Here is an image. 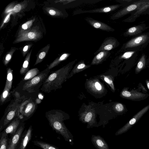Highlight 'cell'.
Here are the masks:
<instances>
[{"instance_id":"obj_1","label":"cell","mask_w":149,"mask_h":149,"mask_svg":"<svg viewBox=\"0 0 149 149\" xmlns=\"http://www.w3.org/2000/svg\"><path fill=\"white\" fill-rule=\"evenodd\" d=\"M45 116L53 130L73 146V136L63 122L65 118L63 113L59 110L52 109L46 112Z\"/></svg>"},{"instance_id":"obj_2","label":"cell","mask_w":149,"mask_h":149,"mask_svg":"<svg viewBox=\"0 0 149 149\" xmlns=\"http://www.w3.org/2000/svg\"><path fill=\"white\" fill-rule=\"evenodd\" d=\"M68 67L63 68L49 74L40 88L41 91L49 93L61 88L65 80Z\"/></svg>"},{"instance_id":"obj_3","label":"cell","mask_w":149,"mask_h":149,"mask_svg":"<svg viewBox=\"0 0 149 149\" xmlns=\"http://www.w3.org/2000/svg\"><path fill=\"white\" fill-rule=\"evenodd\" d=\"M15 98L6 109L0 121V131L9 123L19 116V109L22 102L26 99L21 97L17 93L14 94Z\"/></svg>"},{"instance_id":"obj_4","label":"cell","mask_w":149,"mask_h":149,"mask_svg":"<svg viewBox=\"0 0 149 149\" xmlns=\"http://www.w3.org/2000/svg\"><path fill=\"white\" fill-rule=\"evenodd\" d=\"M50 71V70L47 68L32 79L25 82L22 86V90L29 93L37 91L42 85Z\"/></svg>"},{"instance_id":"obj_5","label":"cell","mask_w":149,"mask_h":149,"mask_svg":"<svg viewBox=\"0 0 149 149\" xmlns=\"http://www.w3.org/2000/svg\"><path fill=\"white\" fill-rule=\"evenodd\" d=\"M37 104L31 98L25 99L22 102L19 109V116L21 122L30 118L35 112Z\"/></svg>"},{"instance_id":"obj_6","label":"cell","mask_w":149,"mask_h":149,"mask_svg":"<svg viewBox=\"0 0 149 149\" xmlns=\"http://www.w3.org/2000/svg\"><path fill=\"white\" fill-rule=\"evenodd\" d=\"M149 0L137 1L130 5L123 8L113 14L110 18L115 20L121 18L129 13L134 10L136 11L143 6L146 4Z\"/></svg>"},{"instance_id":"obj_7","label":"cell","mask_w":149,"mask_h":149,"mask_svg":"<svg viewBox=\"0 0 149 149\" xmlns=\"http://www.w3.org/2000/svg\"><path fill=\"white\" fill-rule=\"evenodd\" d=\"M149 109V104L144 107L135 114L124 125L115 133V135L126 133L133 126Z\"/></svg>"},{"instance_id":"obj_8","label":"cell","mask_w":149,"mask_h":149,"mask_svg":"<svg viewBox=\"0 0 149 149\" xmlns=\"http://www.w3.org/2000/svg\"><path fill=\"white\" fill-rule=\"evenodd\" d=\"M13 82V71L10 68L7 71V77L5 86L0 98L1 105H3L9 99L10 96V91Z\"/></svg>"},{"instance_id":"obj_9","label":"cell","mask_w":149,"mask_h":149,"mask_svg":"<svg viewBox=\"0 0 149 149\" xmlns=\"http://www.w3.org/2000/svg\"><path fill=\"white\" fill-rule=\"evenodd\" d=\"M122 97L127 99L134 101H140L147 98L149 95L138 91L136 90L132 89L128 90L125 89L121 93Z\"/></svg>"},{"instance_id":"obj_10","label":"cell","mask_w":149,"mask_h":149,"mask_svg":"<svg viewBox=\"0 0 149 149\" xmlns=\"http://www.w3.org/2000/svg\"><path fill=\"white\" fill-rule=\"evenodd\" d=\"M119 42L115 38L112 37H107L104 40L98 49L94 53L97 54L102 51H109L114 49L119 45Z\"/></svg>"},{"instance_id":"obj_11","label":"cell","mask_w":149,"mask_h":149,"mask_svg":"<svg viewBox=\"0 0 149 149\" xmlns=\"http://www.w3.org/2000/svg\"><path fill=\"white\" fill-rule=\"evenodd\" d=\"M123 5V4L112 5L89 10H82L79 9L74 12V14L84 13H107L115 10Z\"/></svg>"},{"instance_id":"obj_12","label":"cell","mask_w":149,"mask_h":149,"mask_svg":"<svg viewBox=\"0 0 149 149\" xmlns=\"http://www.w3.org/2000/svg\"><path fill=\"white\" fill-rule=\"evenodd\" d=\"M85 20L91 26L94 28L107 31H113L115 29L93 18L87 17L85 18Z\"/></svg>"},{"instance_id":"obj_13","label":"cell","mask_w":149,"mask_h":149,"mask_svg":"<svg viewBox=\"0 0 149 149\" xmlns=\"http://www.w3.org/2000/svg\"><path fill=\"white\" fill-rule=\"evenodd\" d=\"M24 127L23 122H21L20 127L18 129L15 134L10 139L7 149H15L19 143Z\"/></svg>"},{"instance_id":"obj_14","label":"cell","mask_w":149,"mask_h":149,"mask_svg":"<svg viewBox=\"0 0 149 149\" xmlns=\"http://www.w3.org/2000/svg\"><path fill=\"white\" fill-rule=\"evenodd\" d=\"M148 35H142L134 38L126 42L124 46V49L136 47L142 44L149 39Z\"/></svg>"},{"instance_id":"obj_15","label":"cell","mask_w":149,"mask_h":149,"mask_svg":"<svg viewBox=\"0 0 149 149\" xmlns=\"http://www.w3.org/2000/svg\"><path fill=\"white\" fill-rule=\"evenodd\" d=\"M21 122V119L19 117H16L11 122L1 133L5 134H10L12 136L14 135Z\"/></svg>"},{"instance_id":"obj_16","label":"cell","mask_w":149,"mask_h":149,"mask_svg":"<svg viewBox=\"0 0 149 149\" xmlns=\"http://www.w3.org/2000/svg\"><path fill=\"white\" fill-rule=\"evenodd\" d=\"M91 141L97 149H109L107 143L100 135H92Z\"/></svg>"},{"instance_id":"obj_17","label":"cell","mask_w":149,"mask_h":149,"mask_svg":"<svg viewBox=\"0 0 149 149\" xmlns=\"http://www.w3.org/2000/svg\"><path fill=\"white\" fill-rule=\"evenodd\" d=\"M111 54L109 51H102L94 57L91 63V65L98 64L104 61Z\"/></svg>"},{"instance_id":"obj_18","label":"cell","mask_w":149,"mask_h":149,"mask_svg":"<svg viewBox=\"0 0 149 149\" xmlns=\"http://www.w3.org/2000/svg\"><path fill=\"white\" fill-rule=\"evenodd\" d=\"M32 131V126L31 125L23 137L19 146L20 149H25L31 140Z\"/></svg>"},{"instance_id":"obj_19","label":"cell","mask_w":149,"mask_h":149,"mask_svg":"<svg viewBox=\"0 0 149 149\" xmlns=\"http://www.w3.org/2000/svg\"><path fill=\"white\" fill-rule=\"evenodd\" d=\"M149 8V1L146 4L143 6L139 8L135 11L128 18L125 19L124 22H132L135 20L143 12L145 11L146 9Z\"/></svg>"},{"instance_id":"obj_20","label":"cell","mask_w":149,"mask_h":149,"mask_svg":"<svg viewBox=\"0 0 149 149\" xmlns=\"http://www.w3.org/2000/svg\"><path fill=\"white\" fill-rule=\"evenodd\" d=\"M144 27L142 26H133L129 28L124 33L125 36H133L141 33L144 30Z\"/></svg>"},{"instance_id":"obj_21","label":"cell","mask_w":149,"mask_h":149,"mask_svg":"<svg viewBox=\"0 0 149 149\" xmlns=\"http://www.w3.org/2000/svg\"><path fill=\"white\" fill-rule=\"evenodd\" d=\"M40 72L37 68L32 69L26 73L23 78L22 81L25 82L28 81L37 75Z\"/></svg>"},{"instance_id":"obj_22","label":"cell","mask_w":149,"mask_h":149,"mask_svg":"<svg viewBox=\"0 0 149 149\" xmlns=\"http://www.w3.org/2000/svg\"><path fill=\"white\" fill-rule=\"evenodd\" d=\"M33 143L35 145L39 146L43 149H58L56 146L38 140H34Z\"/></svg>"},{"instance_id":"obj_23","label":"cell","mask_w":149,"mask_h":149,"mask_svg":"<svg viewBox=\"0 0 149 149\" xmlns=\"http://www.w3.org/2000/svg\"><path fill=\"white\" fill-rule=\"evenodd\" d=\"M146 59L145 55H143L139 61L135 69L136 74L139 73L145 68Z\"/></svg>"},{"instance_id":"obj_24","label":"cell","mask_w":149,"mask_h":149,"mask_svg":"<svg viewBox=\"0 0 149 149\" xmlns=\"http://www.w3.org/2000/svg\"><path fill=\"white\" fill-rule=\"evenodd\" d=\"M8 134L1 133L0 134V149H7L8 146Z\"/></svg>"},{"instance_id":"obj_25","label":"cell","mask_w":149,"mask_h":149,"mask_svg":"<svg viewBox=\"0 0 149 149\" xmlns=\"http://www.w3.org/2000/svg\"><path fill=\"white\" fill-rule=\"evenodd\" d=\"M70 55V54L69 53H64L58 59L55 61L50 64L48 68L49 69H51L58 65L60 62L66 59Z\"/></svg>"},{"instance_id":"obj_26","label":"cell","mask_w":149,"mask_h":149,"mask_svg":"<svg viewBox=\"0 0 149 149\" xmlns=\"http://www.w3.org/2000/svg\"><path fill=\"white\" fill-rule=\"evenodd\" d=\"M89 67L90 65H86L84 63L83 61H80L76 65L74 68V70L76 71H78V70H80L85 69Z\"/></svg>"},{"instance_id":"obj_27","label":"cell","mask_w":149,"mask_h":149,"mask_svg":"<svg viewBox=\"0 0 149 149\" xmlns=\"http://www.w3.org/2000/svg\"><path fill=\"white\" fill-rule=\"evenodd\" d=\"M115 109L118 112H121L123 111L125 109L123 105L120 103L116 104L115 106Z\"/></svg>"},{"instance_id":"obj_28","label":"cell","mask_w":149,"mask_h":149,"mask_svg":"<svg viewBox=\"0 0 149 149\" xmlns=\"http://www.w3.org/2000/svg\"><path fill=\"white\" fill-rule=\"evenodd\" d=\"M104 79L105 81L108 83L111 86L112 89L114 90V87L112 80L110 79L109 78L106 77H104Z\"/></svg>"},{"instance_id":"obj_29","label":"cell","mask_w":149,"mask_h":149,"mask_svg":"<svg viewBox=\"0 0 149 149\" xmlns=\"http://www.w3.org/2000/svg\"><path fill=\"white\" fill-rule=\"evenodd\" d=\"M134 53V52H128L125 53L122 57L125 58H128L130 57Z\"/></svg>"},{"instance_id":"obj_30","label":"cell","mask_w":149,"mask_h":149,"mask_svg":"<svg viewBox=\"0 0 149 149\" xmlns=\"http://www.w3.org/2000/svg\"><path fill=\"white\" fill-rule=\"evenodd\" d=\"M21 9V6L19 4H17L15 5L14 7L13 10L15 13L19 12Z\"/></svg>"},{"instance_id":"obj_31","label":"cell","mask_w":149,"mask_h":149,"mask_svg":"<svg viewBox=\"0 0 149 149\" xmlns=\"http://www.w3.org/2000/svg\"><path fill=\"white\" fill-rule=\"evenodd\" d=\"M137 1L136 0H118L117 1H118L119 2H120L119 3H134Z\"/></svg>"},{"instance_id":"obj_32","label":"cell","mask_w":149,"mask_h":149,"mask_svg":"<svg viewBox=\"0 0 149 149\" xmlns=\"http://www.w3.org/2000/svg\"><path fill=\"white\" fill-rule=\"evenodd\" d=\"M28 36L29 38L32 39L35 36V34L33 32H29L28 33Z\"/></svg>"},{"instance_id":"obj_33","label":"cell","mask_w":149,"mask_h":149,"mask_svg":"<svg viewBox=\"0 0 149 149\" xmlns=\"http://www.w3.org/2000/svg\"><path fill=\"white\" fill-rule=\"evenodd\" d=\"M11 55L10 54H7L6 57V61L5 64H6L9 61L11 58Z\"/></svg>"},{"instance_id":"obj_34","label":"cell","mask_w":149,"mask_h":149,"mask_svg":"<svg viewBox=\"0 0 149 149\" xmlns=\"http://www.w3.org/2000/svg\"><path fill=\"white\" fill-rule=\"evenodd\" d=\"M95 86L96 89L98 90H100L102 88V87L100 84L98 82L95 83Z\"/></svg>"},{"instance_id":"obj_35","label":"cell","mask_w":149,"mask_h":149,"mask_svg":"<svg viewBox=\"0 0 149 149\" xmlns=\"http://www.w3.org/2000/svg\"><path fill=\"white\" fill-rule=\"evenodd\" d=\"M29 22L30 21L26 23L23 24L22 26V28L24 30L26 29L28 27V25L29 24Z\"/></svg>"},{"instance_id":"obj_36","label":"cell","mask_w":149,"mask_h":149,"mask_svg":"<svg viewBox=\"0 0 149 149\" xmlns=\"http://www.w3.org/2000/svg\"><path fill=\"white\" fill-rule=\"evenodd\" d=\"M46 53L45 52H42L40 53V54L39 58L40 59H42L45 56Z\"/></svg>"},{"instance_id":"obj_37","label":"cell","mask_w":149,"mask_h":149,"mask_svg":"<svg viewBox=\"0 0 149 149\" xmlns=\"http://www.w3.org/2000/svg\"><path fill=\"white\" fill-rule=\"evenodd\" d=\"M49 13L50 15H55L56 13L54 10H51L49 11Z\"/></svg>"},{"instance_id":"obj_38","label":"cell","mask_w":149,"mask_h":149,"mask_svg":"<svg viewBox=\"0 0 149 149\" xmlns=\"http://www.w3.org/2000/svg\"><path fill=\"white\" fill-rule=\"evenodd\" d=\"M11 14V13H10L9 14H8L5 20L4 21V23L6 22L7 21H8V20H9V19L10 18V14Z\"/></svg>"},{"instance_id":"obj_39","label":"cell","mask_w":149,"mask_h":149,"mask_svg":"<svg viewBox=\"0 0 149 149\" xmlns=\"http://www.w3.org/2000/svg\"><path fill=\"white\" fill-rule=\"evenodd\" d=\"M146 82L147 88L149 90V80L148 79H146Z\"/></svg>"},{"instance_id":"obj_40","label":"cell","mask_w":149,"mask_h":149,"mask_svg":"<svg viewBox=\"0 0 149 149\" xmlns=\"http://www.w3.org/2000/svg\"><path fill=\"white\" fill-rule=\"evenodd\" d=\"M28 47L27 45H26V46H25L23 48V51H24V52L26 51L28 49Z\"/></svg>"},{"instance_id":"obj_41","label":"cell","mask_w":149,"mask_h":149,"mask_svg":"<svg viewBox=\"0 0 149 149\" xmlns=\"http://www.w3.org/2000/svg\"><path fill=\"white\" fill-rule=\"evenodd\" d=\"M18 149H20V148H19Z\"/></svg>"}]
</instances>
